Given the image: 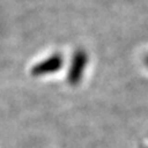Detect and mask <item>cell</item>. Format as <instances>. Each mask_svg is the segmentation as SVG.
Listing matches in <instances>:
<instances>
[{
  "mask_svg": "<svg viewBox=\"0 0 148 148\" xmlns=\"http://www.w3.org/2000/svg\"><path fill=\"white\" fill-rule=\"evenodd\" d=\"M61 66H62L61 56H53V57L46 59L45 62L36 64L34 69H32V74H34V75H42V74L52 73V72L57 71Z\"/></svg>",
  "mask_w": 148,
  "mask_h": 148,
  "instance_id": "obj_1",
  "label": "cell"
},
{
  "mask_svg": "<svg viewBox=\"0 0 148 148\" xmlns=\"http://www.w3.org/2000/svg\"><path fill=\"white\" fill-rule=\"evenodd\" d=\"M85 54L83 52H78L74 57V62H73V69H72V75L71 78L72 79H75L78 78V75L82 73L83 71V67L85 64Z\"/></svg>",
  "mask_w": 148,
  "mask_h": 148,
  "instance_id": "obj_2",
  "label": "cell"
}]
</instances>
